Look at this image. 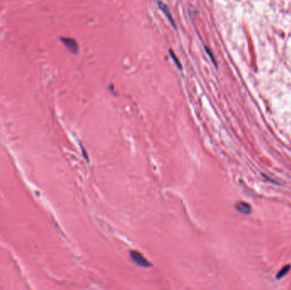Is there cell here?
Wrapping results in <instances>:
<instances>
[{
	"instance_id": "8992f818",
	"label": "cell",
	"mask_w": 291,
	"mask_h": 290,
	"mask_svg": "<svg viewBox=\"0 0 291 290\" xmlns=\"http://www.w3.org/2000/svg\"><path fill=\"white\" fill-rule=\"evenodd\" d=\"M169 52H170V54H171V57L173 58V60L175 61V63L177 65V67H179V68H181V66H180V63L179 62V61H178V59L176 58V56H175V53L174 52H172V50L170 49L169 50Z\"/></svg>"
},
{
	"instance_id": "277c9868",
	"label": "cell",
	"mask_w": 291,
	"mask_h": 290,
	"mask_svg": "<svg viewBox=\"0 0 291 290\" xmlns=\"http://www.w3.org/2000/svg\"><path fill=\"white\" fill-rule=\"evenodd\" d=\"M236 209L244 215H249L251 213V206L245 202H238L235 204Z\"/></svg>"
},
{
	"instance_id": "6da1fadb",
	"label": "cell",
	"mask_w": 291,
	"mask_h": 290,
	"mask_svg": "<svg viewBox=\"0 0 291 290\" xmlns=\"http://www.w3.org/2000/svg\"><path fill=\"white\" fill-rule=\"evenodd\" d=\"M129 254H130L131 259L136 265H138L139 266H141V267H150L152 265L148 260L147 259L144 258L142 254L137 252V251L132 250V251L129 252Z\"/></svg>"
},
{
	"instance_id": "52a82bcc",
	"label": "cell",
	"mask_w": 291,
	"mask_h": 290,
	"mask_svg": "<svg viewBox=\"0 0 291 290\" xmlns=\"http://www.w3.org/2000/svg\"><path fill=\"white\" fill-rule=\"evenodd\" d=\"M205 50H206V52L208 53V55H209V56L211 58V60H212V61H213V63L215 64V66H216V61H215V57L213 56V54L211 53V51L209 50V49L208 47H205Z\"/></svg>"
},
{
	"instance_id": "7a4b0ae2",
	"label": "cell",
	"mask_w": 291,
	"mask_h": 290,
	"mask_svg": "<svg viewBox=\"0 0 291 290\" xmlns=\"http://www.w3.org/2000/svg\"><path fill=\"white\" fill-rule=\"evenodd\" d=\"M61 40L62 43L66 46V48L68 49L70 52L73 53V54H77L79 52V44L73 38L61 37Z\"/></svg>"
},
{
	"instance_id": "5b68a950",
	"label": "cell",
	"mask_w": 291,
	"mask_h": 290,
	"mask_svg": "<svg viewBox=\"0 0 291 290\" xmlns=\"http://www.w3.org/2000/svg\"><path fill=\"white\" fill-rule=\"evenodd\" d=\"M290 265H287V266H285V267H284V268L280 271V272L277 275V278H281L282 277H284V275L287 274V273H288V271H289V270H290Z\"/></svg>"
},
{
	"instance_id": "3957f363",
	"label": "cell",
	"mask_w": 291,
	"mask_h": 290,
	"mask_svg": "<svg viewBox=\"0 0 291 290\" xmlns=\"http://www.w3.org/2000/svg\"><path fill=\"white\" fill-rule=\"evenodd\" d=\"M158 6H159V10L164 13V16H166V18L168 19V21H169V23H170L172 26H174V28H176L175 21H174V19H173V16H172V15H171V12H170V10H169V7L166 5L164 2H162L161 0H159V1H158Z\"/></svg>"
}]
</instances>
